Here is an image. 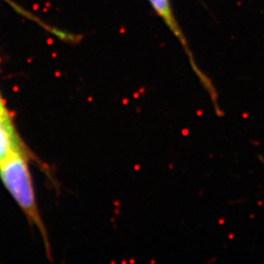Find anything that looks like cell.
Masks as SVG:
<instances>
[{
  "instance_id": "6da1fadb",
  "label": "cell",
  "mask_w": 264,
  "mask_h": 264,
  "mask_svg": "<svg viewBox=\"0 0 264 264\" xmlns=\"http://www.w3.org/2000/svg\"><path fill=\"white\" fill-rule=\"evenodd\" d=\"M29 152L18 153L0 162V180L22 209L29 223L39 230L50 255L48 235L36 204L33 178L29 170Z\"/></svg>"
},
{
  "instance_id": "7a4b0ae2",
  "label": "cell",
  "mask_w": 264,
  "mask_h": 264,
  "mask_svg": "<svg viewBox=\"0 0 264 264\" xmlns=\"http://www.w3.org/2000/svg\"><path fill=\"white\" fill-rule=\"evenodd\" d=\"M29 152L21 138L6 105L0 107V162L11 156Z\"/></svg>"
},
{
  "instance_id": "3957f363",
  "label": "cell",
  "mask_w": 264,
  "mask_h": 264,
  "mask_svg": "<svg viewBox=\"0 0 264 264\" xmlns=\"http://www.w3.org/2000/svg\"><path fill=\"white\" fill-rule=\"evenodd\" d=\"M150 2L152 3L153 7L155 8L157 14L161 16L163 21H165V23L167 25L168 28L173 31L174 34H175L179 38V40L182 42L183 46L186 47V41H185L182 31L180 28L178 26L176 20L173 16L169 1H168V0H150Z\"/></svg>"
},
{
  "instance_id": "277c9868",
  "label": "cell",
  "mask_w": 264,
  "mask_h": 264,
  "mask_svg": "<svg viewBox=\"0 0 264 264\" xmlns=\"http://www.w3.org/2000/svg\"><path fill=\"white\" fill-rule=\"evenodd\" d=\"M4 104H5V102H4V99L2 98L1 92H0V107H1V106H3Z\"/></svg>"
}]
</instances>
